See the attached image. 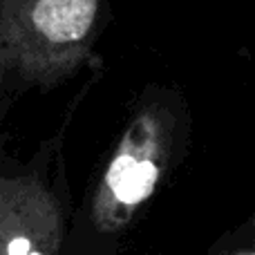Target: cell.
I'll list each match as a JSON object with an SVG mask.
<instances>
[{"mask_svg":"<svg viewBox=\"0 0 255 255\" xmlns=\"http://www.w3.org/2000/svg\"><path fill=\"white\" fill-rule=\"evenodd\" d=\"M97 7V0H38L31 18L47 40L74 43L88 36Z\"/></svg>","mask_w":255,"mask_h":255,"instance_id":"cell-3","label":"cell"},{"mask_svg":"<svg viewBox=\"0 0 255 255\" xmlns=\"http://www.w3.org/2000/svg\"><path fill=\"white\" fill-rule=\"evenodd\" d=\"M65 222L34 181H0V255H63Z\"/></svg>","mask_w":255,"mask_h":255,"instance_id":"cell-2","label":"cell"},{"mask_svg":"<svg viewBox=\"0 0 255 255\" xmlns=\"http://www.w3.org/2000/svg\"><path fill=\"white\" fill-rule=\"evenodd\" d=\"M168 124L163 110L145 112L112 157L81 226L67 231L63 255H108L134 213L150 199L168 154Z\"/></svg>","mask_w":255,"mask_h":255,"instance_id":"cell-1","label":"cell"}]
</instances>
